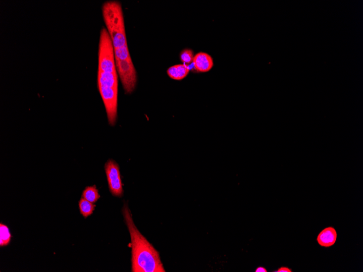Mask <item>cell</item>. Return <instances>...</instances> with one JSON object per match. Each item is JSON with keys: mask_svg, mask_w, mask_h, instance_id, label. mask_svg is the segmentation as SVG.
<instances>
[{"mask_svg": "<svg viewBox=\"0 0 363 272\" xmlns=\"http://www.w3.org/2000/svg\"><path fill=\"white\" fill-rule=\"evenodd\" d=\"M122 214L131 236L132 272H165L159 252L137 229L126 205L122 208Z\"/></svg>", "mask_w": 363, "mask_h": 272, "instance_id": "obj_1", "label": "cell"}, {"mask_svg": "<svg viewBox=\"0 0 363 272\" xmlns=\"http://www.w3.org/2000/svg\"><path fill=\"white\" fill-rule=\"evenodd\" d=\"M104 20L114 49L127 45L124 13L121 3L108 1L102 7Z\"/></svg>", "mask_w": 363, "mask_h": 272, "instance_id": "obj_2", "label": "cell"}, {"mask_svg": "<svg viewBox=\"0 0 363 272\" xmlns=\"http://www.w3.org/2000/svg\"><path fill=\"white\" fill-rule=\"evenodd\" d=\"M98 71L107 73L117 72L113 43L104 27H103L100 31Z\"/></svg>", "mask_w": 363, "mask_h": 272, "instance_id": "obj_3", "label": "cell"}, {"mask_svg": "<svg viewBox=\"0 0 363 272\" xmlns=\"http://www.w3.org/2000/svg\"><path fill=\"white\" fill-rule=\"evenodd\" d=\"M115 65L125 93L131 94L135 90L137 82V72L131 58L115 59Z\"/></svg>", "mask_w": 363, "mask_h": 272, "instance_id": "obj_4", "label": "cell"}, {"mask_svg": "<svg viewBox=\"0 0 363 272\" xmlns=\"http://www.w3.org/2000/svg\"><path fill=\"white\" fill-rule=\"evenodd\" d=\"M110 126H114L118 114V89L99 87Z\"/></svg>", "mask_w": 363, "mask_h": 272, "instance_id": "obj_5", "label": "cell"}, {"mask_svg": "<svg viewBox=\"0 0 363 272\" xmlns=\"http://www.w3.org/2000/svg\"><path fill=\"white\" fill-rule=\"evenodd\" d=\"M104 168L111 194L115 197H122L124 191L118 164L110 160L105 163Z\"/></svg>", "mask_w": 363, "mask_h": 272, "instance_id": "obj_6", "label": "cell"}, {"mask_svg": "<svg viewBox=\"0 0 363 272\" xmlns=\"http://www.w3.org/2000/svg\"><path fill=\"white\" fill-rule=\"evenodd\" d=\"M193 63L195 70L200 72L209 71L214 65L211 56L205 53H199L195 55Z\"/></svg>", "mask_w": 363, "mask_h": 272, "instance_id": "obj_7", "label": "cell"}, {"mask_svg": "<svg viewBox=\"0 0 363 272\" xmlns=\"http://www.w3.org/2000/svg\"><path fill=\"white\" fill-rule=\"evenodd\" d=\"M337 239V232L332 226H329L323 229L317 237L318 244L322 247L328 248L336 243Z\"/></svg>", "mask_w": 363, "mask_h": 272, "instance_id": "obj_8", "label": "cell"}, {"mask_svg": "<svg viewBox=\"0 0 363 272\" xmlns=\"http://www.w3.org/2000/svg\"><path fill=\"white\" fill-rule=\"evenodd\" d=\"M98 86L118 89V73L98 71Z\"/></svg>", "mask_w": 363, "mask_h": 272, "instance_id": "obj_9", "label": "cell"}, {"mask_svg": "<svg viewBox=\"0 0 363 272\" xmlns=\"http://www.w3.org/2000/svg\"><path fill=\"white\" fill-rule=\"evenodd\" d=\"M190 72V69L186 64H178L172 66L167 70V74L174 80L181 81L185 78Z\"/></svg>", "mask_w": 363, "mask_h": 272, "instance_id": "obj_10", "label": "cell"}, {"mask_svg": "<svg viewBox=\"0 0 363 272\" xmlns=\"http://www.w3.org/2000/svg\"><path fill=\"white\" fill-rule=\"evenodd\" d=\"M82 197L93 204L96 203L100 198L96 185L87 187L83 191Z\"/></svg>", "mask_w": 363, "mask_h": 272, "instance_id": "obj_11", "label": "cell"}, {"mask_svg": "<svg viewBox=\"0 0 363 272\" xmlns=\"http://www.w3.org/2000/svg\"><path fill=\"white\" fill-rule=\"evenodd\" d=\"M79 205L80 213L85 218L90 216L93 213L95 208L96 207V206L94 205L93 203L89 202L82 197L79 201Z\"/></svg>", "mask_w": 363, "mask_h": 272, "instance_id": "obj_12", "label": "cell"}, {"mask_svg": "<svg viewBox=\"0 0 363 272\" xmlns=\"http://www.w3.org/2000/svg\"><path fill=\"white\" fill-rule=\"evenodd\" d=\"M12 235L6 225L0 224V246L4 247L9 245Z\"/></svg>", "mask_w": 363, "mask_h": 272, "instance_id": "obj_13", "label": "cell"}, {"mask_svg": "<svg viewBox=\"0 0 363 272\" xmlns=\"http://www.w3.org/2000/svg\"><path fill=\"white\" fill-rule=\"evenodd\" d=\"M115 59H126L131 58L127 45L122 48L114 49Z\"/></svg>", "mask_w": 363, "mask_h": 272, "instance_id": "obj_14", "label": "cell"}, {"mask_svg": "<svg viewBox=\"0 0 363 272\" xmlns=\"http://www.w3.org/2000/svg\"><path fill=\"white\" fill-rule=\"evenodd\" d=\"M194 53L191 49H185L182 51L180 54L181 61L184 64H191L194 60Z\"/></svg>", "mask_w": 363, "mask_h": 272, "instance_id": "obj_15", "label": "cell"}, {"mask_svg": "<svg viewBox=\"0 0 363 272\" xmlns=\"http://www.w3.org/2000/svg\"><path fill=\"white\" fill-rule=\"evenodd\" d=\"M275 272H292V269H290L287 267H284V266H283V267H281L280 269H278L277 271Z\"/></svg>", "mask_w": 363, "mask_h": 272, "instance_id": "obj_16", "label": "cell"}, {"mask_svg": "<svg viewBox=\"0 0 363 272\" xmlns=\"http://www.w3.org/2000/svg\"><path fill=\"white\" fill-rule=\"evenodd\" d=\"M267 270L265 268L262 267V266H260V267H259L258 268H257L255 270V272H267Z\"/></svg>", "mask_w": 363, "mask_h": 272, "instance_id": "obj_17", "label": "cell"}]
</instances>
